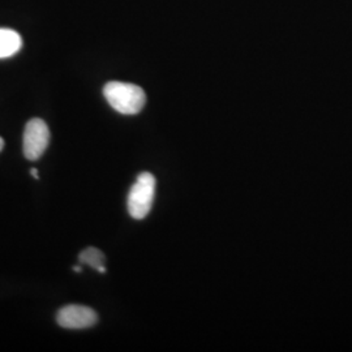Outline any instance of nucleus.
Listing matches in <instances>:
<instances>
[{"label":"nucleus","instance_id":"39448f33","mask_svg":"<svg viewBox=\"0 0 352 352\" xmlns=\"http://www.w3.org/2000/svg\"><path fill=\"white\" fill-rule=\"evenodd\" d=\"M23 47L21 36L12 29L0 28V59L10 58Z\"/></svg>","mask_w":352,"mask_h":352},{"label":"nucleus","instance_id":"1a4fd4ad","mask_svg":"<svg viewBox=\"0 0 352 352\" xmlns=\"http://www.w3.org/2000/svg\"><path fill=\"white\" fill-rule=\"evenodd\" d=\"M3 148H4V140L0 138V151H3Z\"/></svg>","mask_w":352,"mask_h":352},{"label":"nucleus","instance_id":"7ed1b4c3","mask_svg":"<svg viewBox=\"0 0 352 352\" xmlns=\"http://www.w3.org/2000/svg\"><path fill=\"white\" fill-rule=\"evenodd\" d=\"M50 129L45 120L34 118L26 123L23 151L26 160L37 161L50 144Z\"/></svg>","mask_w":352,"mask_h":352},{"label":"nucleus","instance_id":"0eeeda50","mask_svg":"<svg viewBox=\"0 0 352 352\" xmlns=\"http://www.w3.org/2000/svg\"><path fill=\"white\" fill-rule=\"evenodd\" d=\"M30 174H32V176H34L36 179L39 177V175H38L37 168H32V170H30Z\"/></svg>","mask_w":352,"mask_h":352},{"label":"nucleus","instance_id":"423d86ee","mask_svg":"<svg viewBox=\"0 0 352 352\" xmlns=\"http://www.w3.org/2000/svg\"><path fill=\"white\" fill-rule=\"evenodd\" d=\"M104 260L106 258H104L103 252L97 250V248H93V247H89L87 250H84L78 256L80 264L89 265L90 267L96 269L100 273H106Z\"/></svg>","mask_w":352,"mask_h":352},{"label":"nucleus","instance_id":"6e6552de","mask_svg":"<svg viewBox=\"0 0 352 352\" xmlns=\"http://www.w3.org/2000/svg\"><path fill=\"white\" fill-rule=\"evenodd\" d=\"M74 270L77 272V273H81V272H82V266H80V265H76L75 267H74Z\"/></svg>","mask_w":352,"mask_h":352},{"label":"nucleus","instance_id":"f03ea898","mask_svg":"<svg viewBox=\"0 0 352 352\" xmlns=\"http://www.w3.org/2000/svg\"><path fill=\"white\" fill-rule=\"evenodd\" d=\"M155 177L151 173H141L129 190L126 206L128 213L135 219H144L151 213L155 196Z\"/></svg>","mask_w":352,"mask_h":352},{"label":"nucleus","instance_id":"20e7f679","mask_svg":"<svg viewBox=\"0 0 352 352\" xmlns=\"http://www.w3.org/2000/svg\"><path fill=\"white\" fill-rule=\"evenodd\" d=\"M56 321L64 329L80 330L94 327L98 321V315L96 314V311H93L87 305L69 304L59 309L56 315Z\"/></svg>","mask_w":352,"mask_h":352},{"label":"nucleus","instance_id":"f257e3e1","mask_svg":"<svg viewBox=\"0 0 352 352\" xmlns=\"http://www.w3.org/2000/svg\"><path fill=\"white\" fill-rule=\"evenodd\" d=\"M103 96L115 111L123 115H136L146 103V94L142 89L120 81L107 82L103 88Z\"/></svg>","mask_w":352,"mask_h":352}]
</instances>
